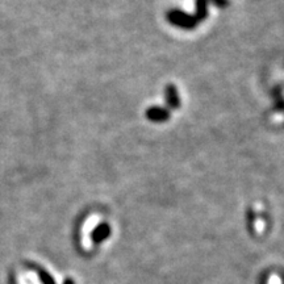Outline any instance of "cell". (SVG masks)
Listing matches in <instances>:
<instances>
[{"label":"cell","instance_id":"1","mask_svg":"<svg viewBox=\"0 0 284 284\" xmlns=\"http://www.w3.org/2000/svg\"><path fill=\"white\" fill-rule=\"evenodd\" d=\"M166 17L170 24L179 26V28L192 29L199 24L194 15H188V13H184L179 10H171L170 12H167Z\"/></svg>","mask_w":284,"mask_h":284},{"label":"cell","instance_id":"2","mask_svg":"<svg viewBox=\"0 0 284 284\" xmlns=\"http://www.w3.org/2000/svg\"><path fill=\"white\" fill-rule=\"evenodd\" d=\"M146 117L154 122L166 121L170 117V111L166 108H161V107H151L146 111Z\"/></svg>","mask_w":284,"mask_h":284},{"label":"cell","instance_id":"3","mask_svg":"<svg viewBox=\"0 0 284 284\" xmlns=\"http://www.w3.org/2000/svg\"><path fill=\"white\" fill-rule=\"evenodd\" d=\"M166 103L167 106L170 107V108H179V106H180V99H179V95H178V91H176V88L174 86H167L166 88Z\"/></svg>","mask_w":284,"mask_h":284},{"label":"cell","instance_id":"4","mask_svg":"<svg viewBox=\"0 0 284 284\" xmlns=\"http://www.w3.org/2000/svg\"><path fill=\"white\" fill-rule=\"evenodd\" d=\"M198 22L203 21L208 16V2L207 0H196V13L194 15Z\"/></svg>","mask_w":284,"mask_h":284},{"label":"cell","instance_id":"5","mask_svg":"<svg viewBox=\"0 0 284 284\" xmlns=\"http://www.w3.org/2000/svg\"><path fill=\"white\" fill-rule=\"evenodd\" d=\"M109 234V227L107 225V224H100L99 227L95 228L92 232V240L93 241H100L103 240V238H106V237H108Z\"/></svg>","mask_w":284,"mask_h":284},{"label":"cell","instance_id":"6","mask_svg":"<svg viewBox=\"0 0 284 284\" xmlns=\"http://www.w3.org/2000/svg\"><path fill=\"white\" fill-rule=\"evenodd\" d=\"M267 284H281V279L279 278V275L271 274L270 275V278H268Z\"/></svg>","mask_w":284,"mask_h":284},{"label":"cell","instance_id":"7","mask_svg":"<svg viewBox=\"0 0 284 284\" xmlns=\"http://www.w3.org/2000/svg\"><path fill=\"white\" fill-rule=\"evenodd\" d=\"M207 2H211V3L214 4V6L221 7V8H224V7H227L228 4H229L228 0H207Z\"/></svg>","mask_w":284,"mask_h":284}]
</instances>
